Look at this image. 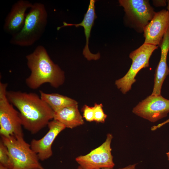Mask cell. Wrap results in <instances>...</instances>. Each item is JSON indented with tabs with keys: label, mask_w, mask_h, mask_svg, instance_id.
Here are the masks:
<instances>
[{
	"label": "cell",
	"mask_w": 169,
	"mask_h": 169,
	"mask_svg": "<svg viewBox=\"0 0 169 169\" xmlns=\"http://www.w3.org/2000/svg\"><path fill=\"white\" fill-rule=\"evenodd\" d=\"M9 102L18 110L24 128L36 134L53 119L54 111L37 94L20 91H7Z\"/></svg>",
	"instance_id": "obj_1"
},
{
	"label": "cell",
	"mask_w": 169,
	"mask_h": 169,
	"mask_svg": "<svg viewBox=\"0 0 169 169\" xmlns=\"http://www.w3.org/2000/svg\"><path fill=\"white\" fill-rule=\"evenodd\" d=\"M26 58L31 72L25 81L29 88L37 89L43 84L48 83L56 88L64 84V72L53 62L44 46H38Z\"/></svg>",
	"instance_id": "obj_2"
},
{
	"label": "cell",
	"mask_w": 169,
	"mask_h": 169,
	"mask_svg": "<svg viewBox=\"0 0 169 169\" xmlns=\"http://www.w3.org/2000/svg\"><path fill=\"white\" fill-rule=\"evenodd\" d=\"M47 19L48 13L44 4L38 2L33 4L26 14L22 28L19 32L12 36L10 43L23 47L33 45L44 33Z\"/></svg>",
	"instance_id": "obj_3"
},
{
	"label": "cell",
	"mask_w": 169,
	"mask_h": 169,
	"mask_svg": "<svg viewBox=\"0 0 169 169\" xmlns=\"http://www.w3.org/2000/svg\"><path fill=\"white\" fill-rule=\"evenodd\" d=\"M1 137L9 151L13 164L12 169H32L42 166L37 155L25 141L23 136Z\"/></svg>",
	"instance_id": "obj_4"
},
{
	"label": "cell",
	"mask_w": 169,
	"mask_h": 169,
	"mask_svg": "<svg viewBox=\"0 0 169 169\" xmlns=\"http://www.w3.org/2000/svg\"><path fill=\"white\" fill-rule=\"evenodd\" d=\"M158 46L144 43L136 49L132 51L129 57L132 60L131 66L126 74L116 80L115 84L121 92L125 94L131 89L132 85L136 81L135 77L142 68L149 66V60Z\"/></svg>",
	"instance_id": "obj_5"
},
{
	"label": "cell",
	"mask_w": 169,
	"mask_h": 169,
	"mask_svg": "<svg viewBox=\"0 0 169 169\" xmlns=\"http://www.w3.org/2000/svg\"><path fill=\"white\" fill-rule=\"evenodd\" d=\"M8 84L0 82V134L1 136H23L19 113L8 100Z\"/></svg>",
	"instance_id": "obj_6"
},
{
	"label": "cell",
	"mask_w": 169,
	"mask_h": 169,
	"mask_svg": "<svg viewBox=\"0 0 169 169\" xmlns=\"http://www.w3.org/2000/svg\"><path fill=\"white\" fill-rule=\"evenodd\" d=\"M112 138V134H108L102 144L87 155L77 157L76 161L84 169H113L115 165L110 146Z\"/></svg>",
	"instance_id": "obj_7"
},
{
	"label": "cell",
	"mask_w": 169,
	"mask_h": 169,
	"mask_svg": "<svg viewBox=\"0 0 169 169\" xmlns=\"http://www.w3.org/2000/svg\"><path fill=\"white\" fill-rule=\"evenodd\" d=\"M120 5L124 8L128 20L138 31L143 32L156 12L148 0H120Z\"/></svg>",
	"instance_id": "obj_8"
},
{
	"label": "cell",
	"mask_w": 169,
	"mask_h": 169,
	"mask_svg": "<svg viewBox=\"0 0 169 169\" xmlns=\"http://www.w3.org/2000/svg\"><path fill=\"white\" fill-rule=\"evenodd\" d=\"M132 112L151 122H156L169 113V100L161 95H151L139 102Z\"/></svg>",
	"instance_id": "obj_9"
},
{
	"label": "cell",
	"mask_w": 169,
	"mask_h": 169,
	"mask_svg": "<svg viewBox=\"0 0 169 169\" xmlns=\"http://www.w3.org/2000/svg\"><path fill=\"white\" fill-rule=\"evenodd\" d=\"M49 130L45 135L40 139H33L30 143L32 150L37 155L39 160L44 161L53 154L52 146L58 135L66 127L59 121L54 120L47 125Z\"/></svg>",
	"instance_id": "obj_10"
},
{
	"label": "cell",
	"mask_w": 169,
	"mask_h": 169,
	"mask_svg": "<svg viewBox=\"0 0 169 169\" xmlns=\"http://www.w3.org/2000/svg\"><path fill=\"white\" fill-rule=\"evenodd\" d=\"M169 26V11L155 12L144 30V43L159 46Z\"/></svg>",
	"instance_id": "obj_11"
},
{
	"label": "cell",
	"mask_w": 169,
	"mask_h": 169,
	"mask_svg": "<svg viewBox=\"0 0 169 169\" xmlns=\"http://www.w3.org/2000/svg\"><path fill=\"white\" fill-rule=\"evenodd\" d=\"M32 5L27 0H19L15 3L5 19L3 26L4 31L12 36L19 32L23 25L26 12Z\"/></svg>",
	"instance_id": "obj_12"
},
{
	"label": "cell",
	"mask_w": 169,
	"mask_h": 169,
	"mask_svg": "<svg viewBox=\"0 0 169 169\" xmlns=\"http://www.w3.org/2000/svg\"><path fill=\"white\" fill-rule=\"evenodd\" d=\"M161 49L160 59L155 71L154 85L151 95H161L163 82L169 73V68L166 62L169 51V26L159 46Z\"/></svg>",
	"instance_id": "obj_13"
},
{
	"label": "cell",
	"mask_w": 169,
	"mask_h": 169,
	"mask_svg": "<svg viewBox=\"0 0 169 169\" xmlns=\"http://www.w3.org/2000/svg\"><path fill=\"white\" fill-rule=\"evenodd\" d=\"M96 1L95 0L90 1L87 10L84 15L82 21L80 23L78 24H71L68 23L64 22L63 26L57 28V29L59 30L63 27L73 26L76 27L82 26L84 28L86 42L83 50V54L84 57L89 60L92 59L97 60L100 58V54L99 53L97 54L92 53L89 50L88 46L91 31L94 24L95 20L97 18L95 9V3Z\"/></svg>",
	"instance_id": "obj_14"
},
{
	"label": "cell",
	"mask_w": 169,
	"mask_h": 169,
	"mask_svg": "<svg viewBox=\"0 0 169 169\" xmlns=\"http://www.w3.org/2000/svg\"><path fill=\"white\" fill-rule=\"evenodd\" d=\"M53 119L57 120L66 128L72 129L84 123L78 105L69 106L54 112Z\"/></svg>",
	"instance_id": "obj_15"
},
{
	"label": "cell",
	"mask_w": 169,
	"mask_h": 169,
	"mask_svg": "<svg viewBox=\"0 0 169 169\" xmlns=\"http://www.w3.org/2000/svg\"><path fill=\"white\" fill-rule=\"evenodd\" d=\"M40 97L54 112L69 106L78 105L75 100L57 93H47L39 91Z\"/></svg>",
	"instance_id": "obj_16"
},
{
	"label": "cell",
	"mask_w": 169,
	"mask_h": 169,
	"mask_svg": "<svg viewBox=\"0 0 169 169\" xmlns=\"http://www.w3.org/2000/svg\"><path fill=\"white\" fill-rule=\"evenodd\" d=\"M0 164L9 169H12L13 167L8 150L1 140L0 142Z\"/></svg>",
	"instance_id": "obj_17"
},
{
	"label": "cell",
	"mask_w": 169,
	"mask_h": 169,
	"mask_svg": "<svg viewBox=\"0 0 169 169\" xmlns=\"http://www.w3.org/2000/svg\"><path fill=\"white\" fill-rule=\"evenodd\" d=\"M103 106L102 104H95L94 108V121L100 123H104L107 117L103 109Z\"/></svg>",
	"instance_id": "obj_18"
},
{
	"label": "cell",
	"mask_w": 169,
	"mask_h": 169,
	"mask_svg": "<svg viewBox=\"0 0 169 169\" xmlns=\"http://www.w3.org/2000/svg\"><path fill=\"white\" fill-rule=\"evenodd\" d=\"M83 116L87 121L91 122L94 121V106L90 107L86 105L82 109Z\"/></svg>",
	"instance_id": "obj_19"
},
{
	"label": "cell",
	"mask_w": 169,
	"mask_h": 169,
	"mask_svg": "<svg viewBox=\"0 0 169 169\" xmlns=\"http://www.w3.org/2000/svg\"><path fill=\"white\" fill-rule=\"evenodd\" d=\"M167 1L164 0H153L152 2L154 6L156 7L165 6H166Z\"/></svg>",
	"instance_id": "obj_20"
},
{
	"label": "cell",
	"mask_w": 169,
	"mask_h": 169,
	"mask_svg": "<svg viewBox=\"0 0 169 169\" xmlns=\"http://www.w3.org/2000/svg\"><path fill=\"white\" fill-rule=\"evenodd\" d=\"M137 164H134L132 165H129L125 167L119 168L118 169H136V166ZM102 169H113L111 168H105Z\"/></svg>",
	"instance_id": "obj_21"
},
{
	"label": "cell",
	"mask_w": 169,
	"mask_h": 169,
	"mask_svg": "<svg viewBox=\"0 0 169 169\" xmlns=\"http://www.w3.org/2000/svg\"><path fill=\"white\" fill-rule=\"evenodd\" d=\"M0 169H9L4 166L0 164Z\"/></svg>",
	"instance_id": "obj_22"
},
{
	"label": "cell",
	"mask_w": 169,
	"mask_h": 169,
	"mask_svg": "<svg viewBox=\"0 0 169 169\" xmlns=\"http://www.w3.org/2000/svg\"><path fill=\"white\" fill-rule=\"evenodd\" d=\"M167 10L169 11V0H167Z\"/></svg>",
	"instance_id": "obj_23"
},
{
	"label": "cell",
	"mask_w": 169,
	"mask_h": 169,
	"mask_svg": "<svg viewBox=\"0 0 169 169\" xmlns=\"http://www.w3.org/2000/svg\"><path fill=\"white\" fill-rule=\"evenodd\" d=\"M166 154L168 157V159L169 161V152H167Z\"/></svg>",
	"instance_id": "obj_24"
},
{
	"label": "cell",
	"mask_w": 169,
	"mask_h": 169,
	"mask_svg": "<svg viewBox=\"0 0 169 169\" xmlns=\"http://www.w3.org/2000/svg\"><path fill=\"white\" fill-rule=\"evenodd\" d=\"M77 169H84L83 168L81 167L80 166H79L77 168Z\"/></svg>",
	"instance_id": "obj_25"
},
{
	"label": "cell",
	"mask_w": 169,
	"mask_h": 169,
	"mask_svg": "<svg viewBox=\"0 0 169 169\" xmlns=\"http://www.w3.org/2000/svg\"><path fill=\"white\" fill-rule=\"evenodd\" d=\"M40 169H44L42 166H41L40 168Z\"/></svg>",
	"instance_id": "obj_26"
},
{
	"label": "cell",
	"mask_w": 169,
	"mask_h": 169,
	"mask_svg": "<svg viewBox=\"0 0 169 169\" xmlns=\"http://www.w3.org/2000/svg\"><path fill=\"white\" fill-rule=\"evenodd\" d=\"M40 169V168H34V169Z\"/></svg>",
	"instance_id": "obj_27"
}]
</instances>
